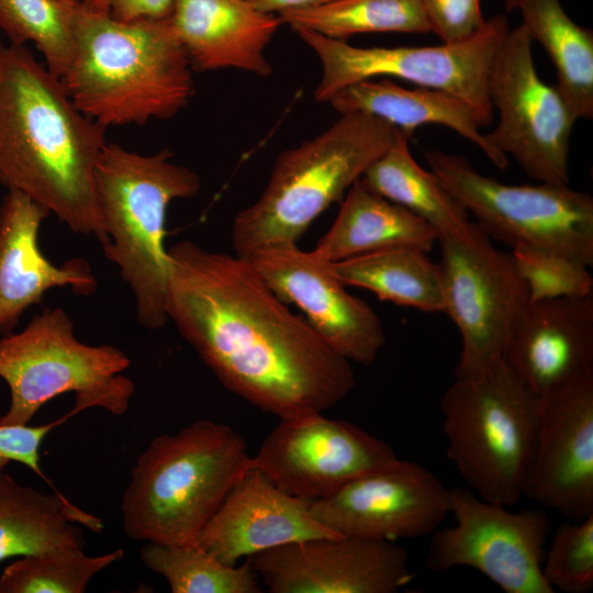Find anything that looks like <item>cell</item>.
I'll list each match as a JSON object with an SVG mask.
<instances>
[{
    "instance_id": "6da1fadb",
    "label": "cell",
    "mask_w": 593,
    "mask_h": 593,
    "mask_svg": "<svg viewBox=\"0 0 593 593\" xmlns=\"http://www.w3.org/2000/svg\"><path fill=\"white\" fill-rule=\"evenodd\" d=\"M166 314L224 388L280 418L323 413L355 387L335 353L236 254L168 249Z\"/></svg>"
},
{
    "instance_id": "7a4b0ae2",
    "label": "cell",
    "mask_w": 593,
    "mask_h": 593,
    "mask_svg": "<svg viewBox=\"0 0 593 593\" xmlns=\"http://www.w3.org/2000/svg\"><path fill=\"white\" fill-rule=\"evenodd\" d=\"M105 128L71 101L61 79L25 45L0 55V182L72 232L108 240L96 168Z\"/></svg>"
},
{
    "instance_id": "3957f363",
    "label": "cell",
    "mask_w": 593,
    "mask_h": 593,
    "mask_svg": "<svg viewBox=\"0 0 593 593\" xmlns=\"http://www.w3.org/2000/svg\"><path fill=\"white\" fill-rule=\"evenodd\" d=\"M74 33L60 79L75 105L104 128L168 120L188 105L192 65L170 18L122 21L77 2Z\"/></svg>"
},
{
    "instance_id": "277c9868",
    "label": "cell",
    "mask_w": 593,
    "mask_h": 593,
    "mask_svg": "<svg viewBox=\"0 0 593 593\" xmlns=\"http://www.w3.org/2000/svg\"><path fill=\"white\" fill-rule=\"evenodd\" d=\"M250 468L245 439L227 424L200 419L155 437L138 456L122 497L124 533L137 541L195 545Z\"/></svg>"
},
{
    "instance_id": "5b68a950",
    "label": "cell",
    "mask_w": 593,
    "mask_h": 593,
    "mask_svg": "<svg viewBox=\"0 0 593 593\" xmlns=\"http://www.w3.org/2000/svg\"><path fill=\"white\" fill-rule=\"evenodd\" d=\"M171 158L168 149L143 155L107 142L96 168L98 204L108 237L104 255L128 284L138 323L150 331L168 322V205L197 195L201 188L198 174Z\"/></svg>"
},
{
    "instance_id": "8992f818",
    "label": "cell",
    "mask_w": 593,
    "mask_h": 593,
    "mask_svg": "<svg viewBox=\"0 0 593 593\" xmlns=\"http://www.w3.org/2000/svg\"><path fill=\"white\" fill-rule=\"evenodd\" d=\"M400 133L374 116L345 113L315 137L281 153L260 197L234 217V254L246 257L265 246L298 243Z\"/></svg>"
},
{
    "instance_id": "52a82bcc",
    "label": "cell",
    "mask_w": 593,
    "mask_h": 593,
    "mask_svg": "<svg viewBox=\"0 0 593 593\" xmlns=\"http://www.w3.org/2000/svg\"><path fill=\"white\" fill-rule=\"evenodd\" d=\"M541 396L503 360L455 374L439 409L446 456L481 499L512 506L523 496Z\"/></svg>"
},
{
    "instance_id": "ba28073f",
    "label": "cell",
    "mask_w": 593,
    "mask_h": 593,
    "mask_svg": "<svg viewBox=\"0 0 593 593\" xmlns=\"http://www.w3.org/2000/svg\"><path fill=\"white\" fill-rule=\"evenodd\" d=\"M130 365L118 347L80 342L61 307H44L21 332L0 338V378L10 390L0 425H26L48 401L69 392L79 412L99 407L123 415L135 392L123 374Z\"/></svg>"
},
{
    "instance_id": "9c48e42d",
    "label": "cell",
    "mask_w": 593,
    "mask_h": 593,
    "mask_svg": "<svg viewBox=\"0 0 593 593\" xmlns=\"http://www.w3.org/2000/svg\"><path fill=\"white\" fill-rule=\"evenodd\" d=\"M445 189L490 237L512 249L533 248L593 264V198L569 184H507L486 177L462 156L426 150Z\"/></svg>"
},
{
    "instance_id": "30bf717a",
    "label": "cell",
    "mask_w": 593,
    "mask_h": 593,
    "mask_svg": "<svg viewBox=\"0 0 593 593\" xmlns=\"http://www.w3.org/2000/svg\"><path fill=\"white\" fill-rule=\"evenodd\" d=\"M510 29L507 16L496 14L460 42L395 47H357L310 30L295 32L321 63L322 75L314 90L317 102H327L335 92L354 82L393 77L454 94L472 109L484 127L494 118L488 97L489 71Z\"/></svg>"
},
{
    "instance_id": "8fae6325",
    "label": "cell",
    "mask_w": 593,
    "mask_h": 593,
    "mask_svg": "<svg viewBox=\"0 0 593 593\" xmlns=\"http://www.w3.org/2000/svg\"><path fill=\"white\" fill-rule=\"evenodd\" d=\"M437 243L443 313L461 336L455 374L474 372L503 359L527 290L512 254L497 249L475 222L438 236Z\"/></svg>"
},
{
    "instance_id": "7c38bea8",
    "label": "cell",
    "mask_w": 593,
    "mask_h": 593,
    "mask_svg": "<svg viewBox=\"0 0 593 593\" xmlns=\"http://www.w3.org/2000/svg\"><path fill=\"white\" fill-rule=\"evenodd\" d=\"M507 507L481 499L469 488L449 489L455 523L432 534L425 567L435 572L471 568L506 593H553L542 574L552 528L548 514Z\"/></svg>"
},
{
    "instance_id": "4fadbf2b",
    "label": "cell",
    "mask_w": 593,
    "mask_h": 593,
    "mask_svg": "<svg viewBox=\"0 0 593 593\" xmlns=\"http://www.w3.org/2000/svg\"><path fill=\"white\" fill-rule=\"evenodd\" d=\"M532 44L519 24L510 29L493 58L486 86L499 123L485 137L539 182L569 184L571 133L578 119L557 87L539 77Z\"/></svg>"
},
{
    "instance_id": "5bb4252c",
    "label": "cell",
    "mask_w": 593,
    "mask_h": 593,
    "mask_svg": "<svg viewBox=\"0 0 593 593\" xmlns=\"http://www.w3.org/2000/svg\"><path fill=\"white\" fill-rule=\"evenodd\" d=\"M398 459L388 444L359 426L311 413L280 418L251 467L287 494L313 502Z\"/></svg>"
},
{
    "instance_id": "9a60e30c",
    "label": "cell",
    "mask_w": 593,
    "mask_h": 593,
    "mask_svg": "<svg viewBox=\"0 0 593 593\" xmlns=\"http://www.w3.org/2000/svg\"><path fill=\"white\" fill-rule=\"evenodd\" d=\"M246 258L284 303L296 305L315 333L350 362L372 365L385 343L378 314L350 294L328 262L298 243L269 245Z\"/></svg>"
},
{
    "instance_id": "2e32d148",
    "label": "cell",
    "mask_w": 593,
    "mask_h": 593,
    "mask_svg": "<svg viewBox=\"0 0 593 593\" xmlns=\"http://www.w3.org/2000/svg\"><path fill=\"white\" fill-rule=\"evenodd\" d=\"M340 537L413 539L432 535L449 514V489L428 469L398 459L310 503Z\"/></svg>"
},
{
    "instance_id": "e0dca14e",
    "label": "cell",
    "mask_w": 593,
    "mask_h": 593,
    "mask_svg": "<svg viewBox=\"0 0 593 593\" xmlns=\"http://www.w3.org/2000/svg\"><path fill=\"white\" fill-rule=\"evenodd\" d=\"M246 560L271 593H394L413 579L406 550L384 539L312 538Z\"/></svg>"
},
{
    "instance_id": "ac0fdd59",
    "label": "cell",
    "mask_w": 593,
    "mask_h": 593,
    "mask_svg": "<svg viewBox=\"0 0 593 593\" xmlns=\"http://www.w3.org/2000/svg\"><path fill=\"white\" fill-rule=\"evenodd\" d=\"M523 495L570 521L593 514V373L541 396Z\"/></svg>"
},
{
    "instance_id": "d6986e66",
    "label": "cell",
    "mask_w": 593,
    "mask_h": 593,
    "mask_svg": "<svg viewBox=\"0 0 593 593\" xmlns=\"http://www.w3.org/2000/svg\"><path fill=\"white\" fill-rule=\"evenodd\" d=\"M310 503L281 491L251 467L204 526L195 545L219 561L235 566L242 558L289 542L340 537L314 517Z\"/></svg>"
},
{
    "instance_id": "ffe728a7",
    "label": "cell",
    "mask_w": 593,
    "mask_h": 593,
    "mask_svg": "<svg viewBox=\"0 0 593 593\" xmlns=\"http://www.w3.org/2000/svg\"><path fill=\"white\" fill-rule=\"evenodd\" d=\"M503 360L539 396L593 373V294L528 301Z\"/></svg>"
},
{
    "instance_id": "44dd1931",
    "label": "cell",
    "mask_w": 593,
    "mask_h": 593,
    "mask_svg": "<svg viewBox=\"0 0 593 593\" xmlns=\"http://www.w3.org/2000/svg\"><path fill=\"white\" fill-rule=\"evenodd\" d=\"M48 214L15 189H9L0 205V333L4 335L48 290L69 287L88 295L97 288L85 260L75 258L56 266L41 251L38 231Z\"/></svg>"
},
{
    "instance_id": "7402d4cb",
    "label": "cell",
    "mask_w": 593,
    "mask_h": 593,
    "mask_svg": "<svg viewBox=\"0 0 593 593\" xmlns=\"http://www.w3.org/2000/svg\"><path fill=\"white\" fill-rule=\"evenodd\" d=\"M169 18L192 68L271 75L265 51L281 24L277 15L248 0H174Z\"/></svg>"
},
{
    "instance_id": "603a6c76",
    "label": "cell",
    "mask_w": 593,
    "mask_h": 593,
    "mask_svg": "<svg viewBox=\"0 0 593 593\" xmlns=\"http://www.w3.org/2000/svg\"><path fill=\"white\" fill-rule=\"evenodd\" d=\"M327 103L340 114L374 116L409 138L422 125H443L477 145L497 168L508 166L507 156L480 132L472 109L446 91L424 87L409 89L389 79H365L339 89Z\"/></svg>"
},
{
    "instance_id": "cb8c5ba5",
    "label": "cell",
    "mask_w": 593,
    "mask_h": 593,
    "mask_svg": "<svg viewBox=\"0 0 593 593\" xmlns=\"http://www.w3.org/2000/svg\"><path fill=\"white\" fill-rule=\"evenodd\" d=\"M437 240L438 233L430 224L380 195L360 178L344 195L333 225L312 253L325 262L393 247H414L428 254Z\"/></svg>"
},
{
    "instance_id": "d4e9b609",
    "label": "cell",
    "mask_w": 593,
    "mask_h": 593,
    "mask_svg": "<svg viewBox=\"0 0 593 593\" xmlns=\"http://www.w3.org/2000/svg\"><path fill=\"white\" fill-rule=\"evenodd\" d=\"M81 526L98 533L102 522L61 493H43L0 471V562L59 547L83 548Z\"/></svg>"
},
{
    "instance_id": "484cf974",
    "label": "cell",
    "mask_w": 593,
    "mask_h": 593,
    "mask_svg": "<svg viewBox=\"0 0 593 593\" xmlns=\"http://www.w3.org/2000/svg\"><path fill=\"white\" fill-rule=\"evenodd\" d=\"M328 265L345 286L369 290L382 301L428 313L444 312L439 267L422 249L393 247Z\"/></svg>"
},
{
    "instance_id": "4316f807",
    "label": "cell",
    "mask_w": 593,
    "mask_h": 593,
    "mask_svg": "<svg viewBox=\"0 0 593 593\" xmlns=\"http://www.w3.org/2000/svg\"><path fill=\"white\" fill-rule=\"evenodd\" d=\"M521 23L552 61L559 92L577 119L593 118V32L578 25L559 0H519Z\"/></svg>"
},
{
    "instance_id": "83f0119b",
    "label": "cell",
    "mask_w": 593,
    "mask_h": 593,
    "mask_svg": "<svg viewBox=\"0 0 593 593\" xmlns=\"http://www.w3.org/2000/svg\"><path fill=\"white\" fill-rule=\"evenodd\" d=\"M361 179L380 195L422 217L438 236L461 232L472 223L469 213L436 175L417 164L410 152L409 137L402 132Z\"/></svg>"
},
{
    "instance_id": "f1b7e54d",
    "label": "cell",
    "mask_w": 593,
    "mask_h": 593,
    "mask_svg": "<svg viewBox=\"0 0 593 593\" xmlns=\"http://www.w3.org/2000/svg\"><path fill=\"white\" fill-rule=\"evenodd\" d=\"M277 16L294 31L310 30L339 41L362 33L430 32L419 0H336Z\"/></svg>"
},
{
    "instance_id": "f546056e",
    "label": "cell",
    "mask_w": 593,
    "mask_h": 593,
    "mask_svg": "<svg viewBox=\"0 0 593 593\" xmlns=\"http://www.w3.org/2000/svg\"><path fill=\"white\" fill-rule=\"evenodd\" d=\"M143 564L166 579L172 593H260L258 574L246 560L225 564L198 545L145 542Z\"/></svg>"
},
{
    "instance_id": "4dcf8cb0",
    "label": "cell",
    "mask_w": 593,
    "mask_h": 593,
    "mask_svg": "<svg viewBox=\"0 0 593 593\" xmlns=\"http://www.w3.org/2000/svg\"><path fill=\"white\" fill-rule=\"evenodd\" d=\"M123 556L122 549L89 556L79 547L22 556L0 574V593H83L96 574Z\"/></svg>"
},
{
    "instance_id": "1f68e13d",
    "label": "cell",
    "mask_w": 593,
    "mask_h": 593,
    "mask_svg": "<svg viewBox=\"0 0 593 593\" xmlns=\"http://www.w3.org/2000/svg\"><path fill=\"white\" fill-rule=\"evenodd\" d=\"M64 0H0V31L10 44L33 43L46 67L59 78L75 51L74 10Z\"/></svg>"
},
{
    "instance_id": "d6a6232c",
    "label": "cell",
    "mask_w": 593,
    "mask_h": 593,
    "mask_svg": "<svg viewBox=\"0 0 593 593\" xmlns=\"http://www.w3.org/2000/svg\"><path fill=\"white\" fill-rule=\"evenodd\" d=\"M548 545L542 574L549 586L564 593L592 591L593 514L560 524Z\"/></svg>"
},
{
    "instance_id": "836d02e7",
    "label": "cell",
    "mask_w": 593,
    "mask_h": 593,
    "mask_svg": "<svg viewBox=\"0 0 593 593\" xmlns=\"http://www.w3.org/2000/svg\"><path fill=\"white\" fill-rule=\"evenodd\" d=\"M511 254L530 302L593 294V277L580 260L533 248H515Z\"/></svg>"
},
{
    "instance_id": "e575fe53",
    "label": "cell",
    "mask_w": 593,
    "mask_h": 593,
    "mask_svg": "<svg viewBox=\"0 0 593 593\" xmlns=\"http://www.w3.org/2000/svg\"><path fill=\"white\" fill-rule=\"evenodd\" d=\"M430 32L443 43L463 41L485 23L480 0H419Z\"/></svg>"
},
{
    "instance_id": "d590c367",
    "label": "cell",
    "mask_w": 593,
    "mask_h": 593,
    "mask_svg": "<svg viewBox=\"0 0 593 593\" xmlns=\"http://www.w3.org/2000/svg\"><path fill=\"white\" fill-rule=\"evenodd\" d=\"M87 9L105 13L114 19H166L170 16L174 0H79Z\"/></svg>"
},
{
    "instance_id": "8d00e7d4",
    "label": "cell",
    "mask_w": 593,
    "mask_h": 593,
    "mask_svg": "<svg viewBox=\"0 0 593 593\" xmlns=\"http://www.w3.org/2000/svg\"><path fill=\"white\" fill-rule=\"evenodd\" d=\"M259 11L279 15L290 11L317 8L336 0H248Z\"/></svg>"
},
{
    "instance_id": "74e56055",
    "label": "cell",
    "mask_w": 593,
    "mask_h": 593,
    "mask_svg": "<svg viewBox=\"0 0 593 593\" xmlns=\"http://www.w3.org/2000/svg\"><path fill=\"white\" fill-rule=\"evenodd\" d=\"M519 0H505V9L507 12L517 10Z\"/></svg>"
},
{
    "instance_id": "f35d334b",
    "label": "cell",
    "mask_w": 593,
    "mask_h": 593,
    "mask_svg": "<svg viewBox=\"0 0 593 593\" xmlns=\"http://www.w3.org/2000/svg\"><path fill=\"white\" fill-rule=\"evenodd\" d=\"M3 47H4V45L0 41V55H1L2 51H3Z\"/></svg>"
},
{
    "instance_id": "ab89813d",
    "label": "cell",
    "mask_w": 593,
    "mask_h": 593,
    "mask_svg": "<svg viewBox=\"0 0 593 593\" xmlns=\"http://www.w3.org/2000/svg\"><path fill=\"white\" fill-rule=\"evenodd\" d=\"M64 1H67V2H79V0H64Z\"/></svg>"
}]
</instances>
